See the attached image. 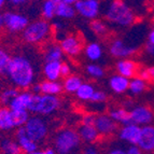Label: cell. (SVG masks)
Returning a JSON list of instances; mask_svg holds the SVG:
<instances>
[{"instance_id": "ac0fdd59", "label": "cell", "mask_w": 154, "mask_h": 154, "mask_svg": "<svg viewBox=\"0 0 154 154\" xmlns=\"http://www.w3.org/2000/svg\"><path fill=\"white\" fill-rule=\"evenodd\" d=\"M78 133L83 142L85 143H94L99 138V133L95 125H86V124H81L78 128Z\"/></svg>"}, {"instance_id": "7402d4cb", "label": "cell", "mask_w": 154, "mask_h": 154, "mask_svg": "<svg viewBox=\"0 0 154 154\" xmlns=\"http://www.w3.org/2000/svg\"><path fill=\"white\" fill-rule=\"evenodd\" d=\"M75 5H69V3L66 2H60L57 3L56 5V16L59 18H65V20H70L73 16L75 15Z\"/></svg>"}, {"instance_id": "f5cc1de1", "label": "cell", "mask_w": 154, "mask_h": 154, "mask_svg": "<svg viewBox=\"0 0 154 154\" xmlns=\"http://www.w3.org/2000/svg\"><path fill=\"white\" fill-rule=\"evenodd\" d=\"M5 2H7V0H0V10L3 8V5H5Z\"/></svg>"}, {"instance_id": "4316f807", "label": "cell", "mask_w": 154, "mask_h": 154, "mask_svg": "<svg viewBox=\"0 0 154 154\" xmlns=\"http://www.w3.org/2000/svg\"><path fill=\"white\" fill-rule=\"evenodd\" d=\"M94 92H95V88H94V86L92 84H90V83H82L75 94L78 99L82 100V101H90Z\"/></svg>"}, {"instance_id": "52a82bcc", "label": "cell", "mask_w": 154, "mask_h": 154, "mask_svg": "<svg viewBox=\"0 0 154 154\" xmlns=\"http://www.w3.org/2000/svg\"><path fill=\"white\" fill-rule=\"evenodd\" d=\"M73 5L80 15L91 21L97 18L100 13L99 0H77Z\"/></svg>"}, {"instance_id": "f6af8a7d", "label": "cell", "mask_w": 154, "mask_h": 154, "mask_svg": "<svg viewBox=\"0 0 154 154\" xmlns=\"http://www.w3.org/2000/svg\"><path fill=\"white\" fill-rule=\"evenodd\" d=\"M110 154H126V150L122 149V148H113L112 150L109 151Z\"/></svg>"}, {"instance_id": "d6a6232c", "label": "cell", "mask_w": 154, "mask_h": 154, "mask_svg": "<svg viewBox=\"0 0 154 154\" xmlns=\"http://www.w3.org/2000/svg\"><path fill=\"white\" fill-rule=\"evenodd\" d=\"M91 29H92L93 32L95 33V35H97V36H103V35L107 33L108 27H107L105 22L99 21V20L95 18V20H93V21L91 22Z\"/></svg>"}, {"instance_id": "5bb4252c", "label": "cell", "mask_w": 154, "mask_h": 154, "mask_svg": "<svg viewBox=\"0 0 154 154\" xmlns=\"http://www.w3.org/2000/svg\"><path fill=\"white\" fill-rule=\"evenodd\" d=\"M110 54L118 58H127L136 52L135 45H129L121 39H116L110 45Z\"/></svg>"}, {"instance_id": "e575fe53", "label": "cell", "mask_w": 154, "mask_h": 154, "mask_svg": "<svg viewBox=\"0 0 154 154\" xmlns=\"http://www.w3.org/2000/svg\"><path fill=\"white\" fill-rule=\"evenodd\" d=\"M18 91L16 88H8L5 90L1 94H0V103L2 106H9L11 103V100L15 97L18 94Z\"/></svg>"}, {"instance_id": "836d02e7", "label": "cell", "mask_w": 154, "mask_h": 154, "mask_svg": "<svg viewBox=\"0 0 154 154\" xmlns=\"http://www.w3.org/2000/svg\"><path fill=\"white\" fill-rule=\"evenodd\" d=\"M11 58L12 57L10 56L8 52L0 49V75H7Z\"/></svg>"}, {"instance_id": "7a4b0ae2", "label": "cell", "mask_w": 154, "mask_h": 154, "mask_svg": "<svg viewBox=\"0 0 154 154\" xmlns=\"http://www.w3.org/2000/svg\"><path fill=\"white\" fill-rule=\"evenodd\" d=\"M105 18L118 27H129L136 21L131 8L123 0H111L103 10Z\"/></svg>"}, {"instance_id": "c3c4849f", "label": "cell", "mask_w": 154, "mask_h": 154, "mask_svg": "<svg viewBox=\"0 0 154 154\" xmlns=\"http://www.w3.org/2000/svg\"><path fill=\"white\" fill-rule=\"evenodd\" d=\"M54 153H56V151H55V149H52V148H46L45 150L42 151V154H54Z\"/></svg>"}, {"instance_id": "6da1fadb", "label": "cell", "mask_w": 154, "mask_h": 154, "mask_svg": "<svg viewBox=\"0 0 154 154\" xmlns=\"http://www.w3.org/2000/svg\"><path fill=\"white\" fill-rule=\"evenodd\" d=\"M7 75L18 88H28L35 81V69L27 57L17 55L11 58Z\"/></svg>"}, {"instance_id": "7c38bea8", "label": "cell", "mask_w": 154, "mask_h": 154, "mask_svg": "<svg viewBox=\"0 0 154 154\" xmlns=\"http://www.w3.org/2000/svg\"><path fill=\"white\" fill-rule=\"evenodd\" d=\"M129 113H131V123H135L139 126L151 124L154 118L153 112L144 106H137L131 111H129Z\"/></svg>"}, {"instance_id": "f546056e", "label": "cell", "mask_w": 154, "mask_h": 154, "mask_svg": "<svg viewBox=\"0 0 154 154\" xmlns=\"http://www.w3.org/2000/svg\"><path fill=\"white\" fill-rule=\"evenodd\" d=\"M56 5L57 3L53 0H45L42 5L41 12L44 20H53L56 16Z\"/></svg>"}, {"instance_id": "7bdbcfd3", "label": "cell", "mask_w": 154, "mask_h": 154, "mask_svg": "<svg viewBox=\"0 0 154 154\" xmlns=\"http://www.w3.org/2000/svg\"><path fill=\"white\" fill-rule=\"evenodd\" d=\"M138 77H140L141 79H143L144 81L150 80V75H149V71H148V69H141L140 71H138Z\"/></svg>"}, {"instance_id": "f907efd6", "label": "cell", "mask_w": 154, "mask_h": 154, "mask_svg": "<svg viewBox=\"0 0 154 154\" xmlns=\"http://www.w3.org/2000/svg\"><path fill=\"white\" fill-rule=\"evenodd\" d=\"M5 27V18H3V14L0 13V29Z\"/></svg>"}, {"instance_id": "7dc6e473", "label": "cell", "mask_w": 154, "mask_h": 154, "mask_svg": "<svg viewBox=\"0 0 154 154\" xmlns=\"http://www.w3.org/2000/svg\"><path fill=\"white\" fill-rule=\"evenodd\" d=\"M148 42L154 44V29H152L149 32V35H148Z\"/></svg>"}, {"instance_id": "8992f818", "label": "cell", "mask_w": 154, "mask_h": 154, "mask_svg": "<svg viewBox=\"0 0 154 154\" xmlns=\"http://www.w3.org/2000/svg\"><path fill=\"white\" fill-rule=\"evenodd\" d=\"M24 127H25L27 136L38 143L45 138L49 131L46 122L40 116H30L24 125Z\"/></svg>"}, {"instance_id": "8fae6325", "label": "cell", "mask_w": 154, "mask_h": 154, "mask_svg": "<svg viewBox=\"0 0 154 154\" xmlns=\"http://www.w3.org/2000/svg\"><path fill=\"white\" fill-rule=\"evenodd\" d=\"M138 146L142 152L151 153L154 152V126L144 125L141 126V133L138 141Z\"/></svg>"}, {"instance_id": "e0dca14e", "label": "cell", "mask_w": 154, "mask_h": 154, "mask_svg": "<svg viewBox=\"0 0 154 154\" xmlns=\"http://www.w3.org/2000/svg\"><path fill=\"white\" fill-rule=\"evenodd\" d=\"M116 71L119 75H124V77L131 79L135 77L137 72H138V66L134 60L128 58H120L118 63H116Z\"/></svg>"}, {"instance_id": "681fc988", "label": "cell", "mask_w": 154, "mask_h": 154, "mask_svg": "<svg viewBox=\"0 0 154 154\" xmlns=\"http://www.w3.org/2000/svg\"><path fill=\"white\" fill-rule=\"evenodd\" d=\"M148 71H149L150 80L154 81V67H151V68H149V69H148Z\"/></svg>"}, {"instance_id": "db71d44e", "label": "cell", "mask_w": 154, "mask_h": 154, "mask_svg": "<svg viewBox=\"0 0 154 154\" xmlns=\"http://www.w3.org/2000/svg\"><path fill=\"white\" fill-rule=\"evenodd\" d=\"M152 21L154 24V2H153V7H152Z\"/></svg>"}, {"instance_id": "4dcf8cb0", "label": "cell", "mask_w": 154, "mask_h": 154, "mask_svg": "<svg viewBox=\"0 0 154 154\" xmlns=\"http://www.w3.org/2000/svg\"><path fill=\"white\" fill-rule=\"evenodd\" d=\"M146 81L141 79L140 77H133L131 80H129L128 90L134 95H138L146 90Z\"/></svg>"}, {"instance_id": "603a6c76", "label": "cell", "mask_w": 154, "mask_h": 154, "mask_svg": "<svg viewBox=\"0 0 154 154\" xmlns=\"http://www.w3.org/2000/svg\"><path fill=\"white\" fill-rule=\"evenodd\" d=\"M64 52H63L60 45L57 44H51L46 48L45 53H44V59L45 62H62Z\"/></svg>"}, {"instance_id": "9c48e42d", "label": "cell", "mask_w": 154, "mask_h": 154, "mask_svg": "<svg viewBox=\"0 0 154 154\" xmlns=\"http://www.w3.org/2000/svg\"><path fill=\"white\" fill-rule=\"evenodd\" d=\"M16 140L17 143L20 144L22 152L27 154H42V151H39V146L38 142L33 141L32 139L29 138L27 136L24 126H20L17 127V131L15 133Z\"/></svg>"}, {"instance_id": "ab89813d", "label": "cell", "mask_w": 154, "mask_h": 154, "mask_svg": "<svg viewBox=\"0 0 154 154\" xmlns=\"http://www.w3.org/2000/svg\"><path fill=\"white\" fill-rule=\"evenodd\" d=\"M70 73H71V68H70L69 65L62 64V66H60V75H62V77L66 78L68 75H70Z\"/></svg>"}, {"instance_id": "2e32d148", "label": "cell", "mask_w": 154, "mask_h": 154, "mask_svg": "<svg viewBox=\"0 0 154 154\" xmlns=\"http://www.w3.org/2000/svg\"><path fill=\"white\" fill-rule=\"evenodd\" d=\"M32 95L33 93H30L28 91L20 92L11 100V103H9V108L11 110H28Z\"/></svg>"}, {"instance_id": "f1b7e54d", "label": "cell", "mask_w": 154, "mask_h": 154, "mask_svg": "<svg viewBox=\"0 0 154 154\" xmlns=\"http://www.w3.org/2000/svg\"><path fill=\"white\" fill-rule=\"evenodd\" d=\"M82 83V79L78 75H68L63 83V88L67 93H75Z\"/></svg>"}, {"instance_id": "30bf717a", "label": "cell", "mask_w": 154, "mask_h": 154, "mask_svg": "<svg viewBox=\"0 0 154 154\" xmlns=\"http://www.w3.org/2000/svg\"><path fill=\"white\" fill-rule=\"evenodd\" d=\"M95 127L101 136H109L118 131V123H116L110 116L107 114H99L96 116Z\"/></svg>"}, {"instance_id": "5b68a950", "label": "cell", "mask_w": 154, "mask_h": 154, "mask_svg": "<svg viewBox=\"0 0 154 154\" xmlns=\"http://www.w3.org/2000/svg\"><path fill=\"white\" fill-rule=\"evenodd\" d=\"M22 32L23 39L27 43H40L44 41L51 33V25L46 20H38L28 24Z\"/></svg>"}, {"instance_id": "ee69618b", "label": "cell", "mask_w": 154, "mask_h": 154, "mask_svg": "<svg viewBox=\"0 0 154 154\" xmlns=\"http://www.w3.org/2000/svg\"><path fill=\"white\" fill-rule=\"evenodd\" d=\"M146 52L149 55H151V56H154V44L148 42L146 44Z\"/></svg>"}, {"instance_id": "b9f144b4", "label": "cell", "mask_w": 154, "mask_h": 154, "mask_svg": "<svg viewBox=\"0 0 154 154\" xmlns=\"http://www.w3.org/2000/svg\"><path fill=\"white\" fill-rule=\"evenodd\" d=\"M11 5H14V7H17V5H25V3L29 2L31 0H7Z\"/></svg>"}, {"instance_id": "4fadbf2b", "label": "cell", "mask_w": 154, "mask_h": 154, "mask_svg": "<svg viewBox=\"0 0 154 154\" xmlns=\"http://www.w3.org/2000/svg\"><path fill=\"white\" fill-rule=\"evenodd\" d=\"M140 133L141 126L135 123H129L123 125V127L119 131V138L129 144H137L140 138Z\"/></svg>"}, {"instance_id": "ba28073f", "label": "cell", "mask_w": 154, "mask_h": 154, "mask_svg": "<svg viewBox=\"0 0 154 154\" xmlns=\"http://www.w3.org/2000/svg\"><path fill=\"white\" fill-rule=\"evenodd\" d=\"M5 18V27L11 32H20L26 28L29 24L28 17L21 13L7 12L3 14Z\"/></svg>"}, {"instance_id": "9a60e30c", "label": "cell", "mask_w": 154, "mask_h": 154, "mask_svg": "<svg viewBox=\"0 0 154 154\" xmlns=\"http://www.w3.org/2000/svg\"><path fill=\"white\" fill-rule=\"evenodd\" d=\"M60 48H62L64 54L68 56H78L82 51V43L80 39L75 36L65 37L60 41Z\"/></svg>"}, {"instance_id": "d6986e66", "label": "cell", "mask_w": 154, "mask_h": 154, "mask_svg": "<svg viewBox=\"0 0 154 154\" xmlns=\"http://www.w3.org/2000/svg\"><path fill=\"white\" fill-rule=\"evenodd\" d=\"M109 86L112 90V92L116 94H122L128 90L129 79L121 75H116L109 79Z\"/></svg>"}, {"instance_id": "277c9868", "label": "cell", "mask_w": 154, "mask_h": 154, "mask_svg": "<svg viewBox=\"0 0 154 154\" xmlns=\"http://www.w3.org/2000/svg\"><path fill=\"white\" fill-rule=\"evenodd\" d=\"M59 99L56 95H46V94H33L31 98L28 111L36 114L49 116L58 109Z\"/></svg>"}, {"instance_id": "cb8c5ba5", "label": "cell", "mask_w": 154, "mask_h": 154, "mask_svg": "<svg viewBox=\"0 0 154 154\" xmlns=\"http://www.w3.org/2000/svg\"><path fill=\"white\" fill-rule=\"evenodd\" d=\"M41 85V94H46V95H58L62 93L63 85L57 81H51V80H46L40 83Z\"/></svg>"}, {"instance_id": "3957f363", "label": "cell", "mask_w": 154, "mask_h": 154, "mask_svg": "<svg viewBox=\"0 0 154 154\" xmlns=\"http://www.w3.org/2000/svg\"><path fill=\"white\" fill-rule=\"evenodd\" d=\"M79 133L72 128L59 131L54 138V149L59 154H69L77 152L81 146Z\"/></svg>"}, {"instance_id": "484cf974", "label": "cell", "mask_w": 154, "mask_h": 154, "mask_svg": "<svg viewBox=\"0 0 154 154\" xmlns=\"http://www.w3.org/2000/svg\"><path fill=\"white\" fill-rule=\"evenodd\" d=\"M84 54L90 60L96 62V60H99L103 56V48L97 42H92L85 46Z\"/></svg>"}, {"instance_id": "1f68e13d", "label": "cell", "mask_w": 154, "mask_h": 154, "mask_svg": "<svg viewBox=\"0 0 154 154\" xmlns=\"http://www.w3.org/2000/svg\"><path fill=\"white\" fill-rule=\"evenodd\" d=\"M12 118L14 126H15V128H17L20 126L25 125L30 116H29L28 110H12Z\"/></svg>"}, {"instance_id": "60d3db41", "label": "cell", "mask_w": 154, "mask_h": 154, "mask_svg": "<svg viewBox=\"0 0 154 154\" xmlns=\"http://www.w3.org/2000/svg\"><path fill=\"white\" fill-rule=\"evenodd\" d=\"M141 152L142 151L140 150L138 144H131L126 150V154H140Z\"/></svg>"}, {"instance_id": "816d5d0a", "label": "cell", "mask_w": 154, "mask_h": 154, "mask_svg": "<svg viewBox=\"0 0 154 154\" xmlns=\"http://www.w3.org/2000/svg\"><path fill=\"white\" fill-rule=\"evenodd\" d=\"M63 2H66V3H69V5H75V2L77 0H60Z\"/></svg>"}, {"instance_id": "f35d334b", "label": "cell", "mask_w": 154, "mask_h": 154, "mask_svg": "<svg viewBox=\"0 0 154 154\" xmlns=\"http://www.w3.org/2000/svg\"><path fill=\"white\" fill-rule=\"evenodd\" d=\"M83 152L85 154H97L99 151H98L97 146H94V143H88V146L84 148Z\"/></svg>"}, {"instance_id": "74e56055", "label": "cell", "mask_w": 154, "mask_h": 154, "mask_svg": "<svg viewBox=\"0 0 154 154\" xmlns=\"http://www.w3.org/2000/svg\"><path fill=\"white\" fill-rule=\"evenodd\" d=\"M95 120L96 116L94 114H84L82 118V121H81V124H86V125H95Z\"/></svg>"}, {"instance_id": "8d00e7d4", "label": "cell", "mask_w": 154, "mask_h": 154, "mask_svg": "<svg viewBox=\"0 0 154 154\" xmlns=\"http://www.w3.org/2000/svg\"><path fill=\"white\" fill-rule=\"evenodd\" d=\"M106 99H107V94H106L105 92L95 91L90 101H92V103H103V101H106Z\"/></svg>"}, {"instance_id": "d4e9b609", "label": "cell", "mask_w": 154, "mask_h": 154, "mask_svg": "<svg viewBox=\"0 0 154 154\" xmlns=\"http://www.w3.org/2000/svg\"><path fill=\"white\" fill-rule=\"evenodd\" d=\"M109 116L114 120L118 124L121 125H126V124L131 123V113L124 108H116L112 109L109 112Z\"/></svg>"}, {"instance_id": "83f0119b", "label": "cell", "mask_w": 154, "mask_h": 154, "mask_svg": "<svg viewBox=\"0 0 154 154\" xmlns=\"http://www.w3.org/2000/svg\"><path fill=\"white\" fill-rule=\"evenodd\" d=\"M0 150L5 154H21L22 150L17 141H13L12 139H3L0 142Z\"/></svg>"}, {"instance_id": "bcb514c9", "label": "cell", "mask_w": 154, "mask_h": 154, "mask_svg": "<svg viewBox=\"0 0 154 154\" xmlns=\"http://www.w3.org/2000/svg\"><path fill=\"white\" fill-rule=\"evenodd\" d=\"M32 93L33 94H41V85L40 84L32 85Z\"/></svg>"}, {"instance_id": "d590c367", "label": "cell", "mask_w": 154, "mask_h": 154, "mask_svg": "<svg viewBox=\"0 0 154 154\" xmlns=\"http://www.w3.org/2000/svg\"><path fill=\"white\" fill-rule=\"evenodd\" d=\"M86 72L94 79H100L103 78V75H105V71L99 65L96 64H90L86 66Z\"/></svg>"}, {"instance_id": "44dd1931", "label": "cell", "mask_w": 154, "mask_h": 154, "mask_svg": "<svg viewBox=\"0 0 154 154\" xmlns=\"http://www.w3.org/2000/svg\"><path fill=\"white\" fill-rule=\"evenodd\" d=\"M15 128L12 118V110L7 107L0 108V131H8Z\"/></svg>"}, {"instance_id": "ffe728a7", "label": "cell", "mask_w": 154, "mask_h": 154, "mask_svg": "<svg viewBox=\"0 0 154 154\" xmlns=\"http://www.w3.org/2000/svg\"><path fill=\"white\" fill-rule=\"evenodd\" d=\"M60 66L62 62H46L43 67V75L46 80L57 81L62 77L60 75Z\"/></svg>"}]
</instances>
